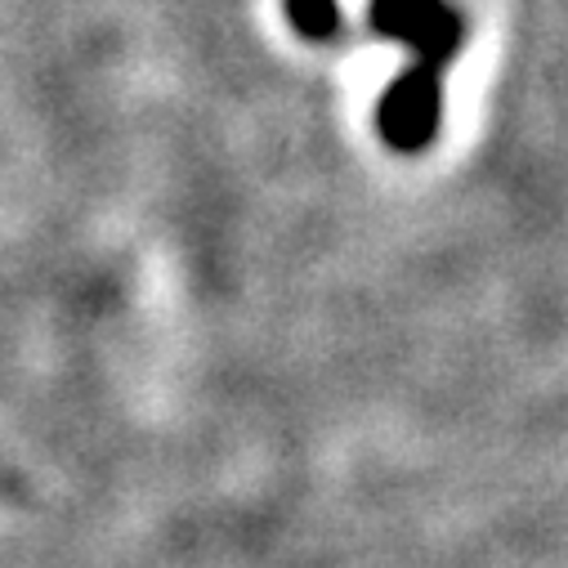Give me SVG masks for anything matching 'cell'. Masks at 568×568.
Wrapping results in <instances>:
<instances>
[{
	"instance_id": "2",
	"label": "cell",
	"mask_w": 568,
	"mask_h": 568,
	"mask_svg": "<svg viewBox=\"0 0 568 568\" xmlns=\"http://www.w3.org/2000/svg\"><path fill=\"white\" fill-rule=\"evenodd\" d=\"M287 19H292L296 32L310 37V41H332L336 28H341L336 0H287Z\"/></svg>"
},
{
	"instance_id": "1",
	"label": "cell",
	"mask_w": 568,
	"mask_h": 568,
	"mask_svg": "<svg viewBox=\"0 0 568 568\" xmlns=\"http://www.w3.org/2000/svg\"><path fill=\"white\" fill-rule=\"evenodd\" d=\"M372 28L381 37L416 45L412 72L398 77L381 99L385 144L398 153H416L430 144L439 125V77L466 41V23L448 0H372Z\"/></svg>"
}]
</instances>
